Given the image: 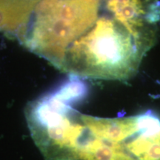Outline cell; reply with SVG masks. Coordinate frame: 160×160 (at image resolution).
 Segmentation results:
<instances>
[]
</instances>
